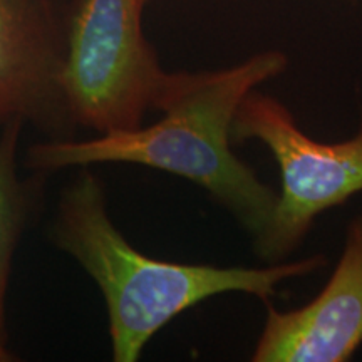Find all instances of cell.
<instances>
[{"instance_id":"obj_1","label":"cell","mask_w":362,"mask_h":362,"mask_svg":"<svg viewBox=\"0 0 362 362\" xmlns=\"http://www.w3.org/2000/svg\"><path fill=\"white\" fill-rule=\"evenodd\" d=\"M287 64L284 52L265 51L226 69L168 72L153 106L163 112L158 123L84 141L45 139L29 148L25 163L40 176L103 163L166 171L208 192L257 242L269 228L279 194L235 156L232 124L247 94Z\"/></svg>"},{"instance_id":"obj_2","label":"cell","mask_w":362,"mask_h":362,"mask_svg":"<svg viewBox=\"0 0 362 362\" xmlns=\"http://www.w3.org/2000/svg\"><path fill=\"white\" fill-rule=\"evenodd\" d=\"M52 242L94 280L103 293L115 362H136L148 342L185 310L228 292L270 302L285 280L307 277L327 265L310 255L265 267L180 264L144 255L117 230L106 192L90 168H79L62 189L51 226Z\"/></svg>"},{"instance_id":"obj_3","label":"cell","mask_w":362,"mask_h":362,"mask_svg":"<svg viewBox=\"0 0 362 362\" xmlns=\"http://www.w3.org/2000/svg\"><path fill=\"white\" fill-rule=\"evenodd\" d=\"M144 0H76L66 19L61 86L67 111L98 134L143 126L166 72L143 34Z\"/></svg>"},{"instance_id":"obj_4","label":"cell","mask_w":362,"mask_h":362,"mask_svg":"<svg viewBox=\"0 0 362 362\" xmlns=\"http://www.w3.org/2000/svg\"><path fill=\"white\" fill-rule=\"evenodd\" d=\"M252 139L269 148L280 171L270 225L253 242L257 257L275 264L302 245L317 216L362 192V121L347 141H317L302 131L284 103L253 89L232 124V143Z\"/></svg>"},{"instance_id":"obj_5","label":"cell","mask_w":362,"mask_h":362,"mask_svg":"<svg viewBox=\"0 0 362 362\" xmlns=\"http://www.w3.org/2000/svg\"><path fill=\"white\" fill-rule=\"evenodd\" d=\"M64 52L57 0H0V128L22 121L47 139L74 138L61 86Z\"/></svg>"},{"instance_id":"obj_6","label":"cell","mask_w":362,"mask_h":362,"mask_svg":"<svg viewBox=\"0 0 362 362\" xmlns=\"http://www.w3.org/2000/svg\"><path fill=\"white\" fill-rule=\"evenodd\" d=\"M255 362H344L362 344V216L351 221L339 264L319 296L293 310L265 302Z\"/></svg>"},{"instance_id":"obj_7","label":"cell","mask_w":362,"mask_h":362,"mask_svg":"<svg viewBox=\"0 0 362 362\" xmlns=\"http://www.w3.org/2000/svg\"><path fill=\"white\" fill-rule=\"evenodd\" d=\"M22 121H11L0 133V341H6V297L13 257L39 198V183L19 175Z\"/></svg>"},{"instance_id":"obj_8","label":"cell","mask_w":362,"mask_h":362,"mask_svg":"<svg viewBox=\"0 0 362 362\" xmlns=\"http://www.w3.org/2000/svg\"><path fill=\"white\" fill-rule=\"evenodd\" d=\"M17 357L13 352L8 349L7 347V342L6 341H0V362H12L16 361Z\"/></svg>"},{"instance_id":"obj_9","label":"cell","mask_w":362,"mask_h":362,"mask_svg":"<svg viewBox=\"0 0 362 362\" xmlns=\"http://www.w3.org/2000/svg\"><path fill=\"white\" fill-rule=\"evenodd\" d=\"M144 2H146V4H148V0H144Z\"/></svg>"}]
</instances>
